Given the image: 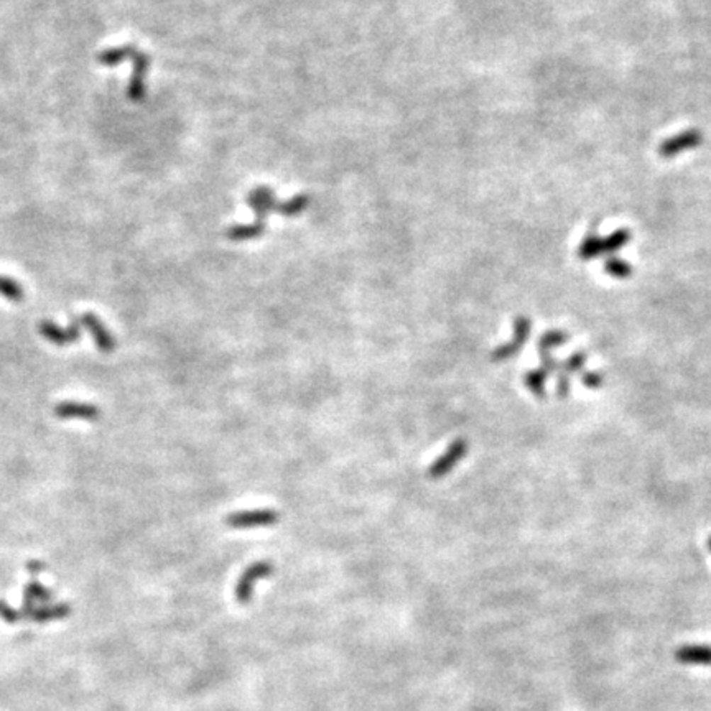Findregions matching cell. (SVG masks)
Instances as JSON below:
<instances>
[{"mask_svg": "<svg viewBox=\"0 0 711 711\" xmlns=\"http://www.w3.org/2000/svg\"><path fill=\"white\" fill-rule=\"evenodd\" d=\"M585 361H586V356H585V352H575L569 361L565 362L564 364V372H566V374H571V372H576V371H580L583 366H585Z\"/></svg>", "mask_w": 711, "mask_h": 711, "instance_id": "cell-16", "label": "cell"}, {"mask_svg": "<svg viewBox=\"0 0 711 711\" xmlns=\"http://www.w3.org/2000/svg\"><path fill=\"white\" fill-rule=\"evenodd\" d=\"M55 413L60 418H83V420H96L101 415L96 405L83 402H63L56 405Z\"/></svg>", "mask_w": 711, "mask_h": 711, "instance_id": "cell-8", "label": "cell"}, {"mask_svg": "<svg viewBox=\"0 0 711 711\" xmlns=\"http://www.w3.org/2000/svg\"><path fill=\"white\" fill-rule=\"evenodd\" d=\"M566 335L564 331H549L545 332L544 337H542L539 349L542 352H550L552 347H559L565 342Z\"/></svg>", "mask_w": 711, "mask_h": 711, "instance_id": "cell-14", "label": "cell"}, {"mask_svg": "<svg viewBox=\"0 0 711 711\" xmlns=\"http://www.w3.org/2000/svg\"><path fill=\"white\" fill-rule=\"evenodd\" d=\"M583 384L590 388H598L603 384V377L600 374H596V372H588V374H585V377H583Z\"/></svg>", "mask_w": 711, "mask_h": 711, "instance_id": "cell-18", "label": "cell"}, {"mask_svg": "<svg viewBox=\"0 0 711 711\" xmlns=\"http://www.w3.org/2000/svg\"><path fill=\"white\" fill-rule=\"evenodd\" d=\"M0 295H4L5 298L20 301L23 298V290L15 280L7 279V277H0Z\"/></svg>", "mask_w": 711, "mask_h": 711, "instance_id": "cell-13", "label": "cell"}, {"mask_svg": "<svg viewBox=\"0 0 711 711\" xmlns=\"http://www.w3.org/2000/svg\"><path fill=\"white\" fill-rule=\"evenodd\" d=\"M703 142V134L698 129H688L680 132V134L670 137V139L664 140L659 147V155L665 160H670V158H675L680 153L693 150L702 145Z\"/></svg>", "mask_w": 711, "mask_h": 711, "instance_id": "cell-2", "label": "cell"}, {"mask_svg": "<svg viewBox=\"0 0 711 711\" xmlns=\"http://www.w3.org/2000/svg\"><path fill=\"white\" fill-rule=\"evenodd\" d=\"M468 453V443L466 440H457L449 444V448L444 452L442 457H440L437 461H435L428 469V476L432 479H440L443 476H447L452 469L457 466L459 459L464 458V454Z\"/></svg>", "mask_w": 711, "mask_h": 711, "instance_id": "cell-3", "label": "cell"}, {"mask_svg": "<svg viewBox=\"0 0 711 711\" xmlns=\"http://www.w3.org/2000/svg\"><path fill=\"white\" fill-rule=\"evenodd\" d=\"M279 520L280 515L274 509H254L229 514L224 522L231 529H255V527L274 525Z\"/></svg>", "mask_w": 711, "mask_h": 711, "instance_id": "cell-1", "label": "cell"}, {"mask_svg": "<svg viewBox=\"0 0 711 711\" xmlns=\"http://www.w3.org/2000/svg\"><path fill=\"white\" fill-rule=\"evenodd\" d=\"M605 272L610 274L612 279H621V280H624V279H627L629 275H631L634 272V269L626 262V260L617 259V257H611V259L606 260Z\"/></svg>", "mask_w": 711, "mask_h": 711, "instance_id": "cell-11", "label": "cell"}, {"mask_svg": "<svg viewBox=\"0 0 711 711\" xmlns=\"http://www.w3.org/2000/svg\"><path fill=\"white\" fill-rule=\"evenodd\" d=\"M48 598H50V593L47 590H45V588L42 585H38L37 581H32L27 586V595H25V605L30 606L35 600L45 601V600H48Z\"/></svg>", "mask_w": 711, "mask_h": 711, "instance_id": "cell-15", "label": "cell"}, {"mask_svg": "<svg viewBox=\"0 0 711 711\" xmlns=\"http://www.w3.org/2000/svg\"><path fill=\"white\" fill-rule=\"evenodd\" d=\"M547 372L542 369H535V371H532L529 372V374L525 376V384H527V387L530 388L532 392L535 393L537 397H542L544 396V387H545V379H547Z\"/></svg>", "mask_w": 711, "mask_h": 711, "instance_id": "cell-12", "label": "cell"}, {"mask_svg": "<svg viewBox=\"0 0 711 711\" xmlns=\"http://www.w3.org/2000/svg\"><path fill=\"white\" fill-rule=\"evenodd\" d=\"M710 549H711V537H710Z\"/></svg>", "mask_w": 711, "mask_h": 711, "instance_id": "cell-19", "label": "cell"}, {"mask_svg": "<svg viewBox=\"0 0 711 711\" xmlns=\"http://www.w3.org/2000/svg\"><path fill=\"white\" fill-rule=\"evenodd\" d=\"M631 240V233L627 229H619L611 233L608 237H601V255L615 254L621 250Z\"/></svg>", "mask_w": 711, "mask_h": 711, "instance_id": "cell-9", "label": "cell"}, {"mask_svg": "<svg viewBox=\"0 0 711 711\" xmlns=\"http://www.w3.org/2000/svg\"><path fill=\"white\" fill-rule=\"evenodd\" d=\"M81 328H83V325L79 323V320H76L69 328H61V326L51 323V321H42L38 325L40 335L56 346L73 345L78 337H81V331H83Z\"/></svg>", "mask_w": 711, "mask_h": 711, "instance_id": "cell-5", "label": "cell"}, {"mask_svg": "<svg viewBox=\"0 0 711 711\" xmlns=\"http://www.w3.org/2000/svg\"><path fill=\"white\" fill-rule=\"evenodd\" d=\"M529 335H530L529 318H525V316H519V318L515 320V323H514V337L508 342V345L498 347V349L493 352V361H505V359H509V357H513L515 352L520 349L522 345H524V341L527 340V337H529Z\"/></svg>", "mask_w": 711, "mask_h": 711, "instance_id": "cell-7", "label": "cell"}, {"mask_svg": "<svg viewBox=\"0 0 711 711\" xmlns=\"http://www.w3.org/2000/svg\"><path fill=\"white\" fill-rule=\"evenodd\" d=\"M274 565L270 561H257L252 566H249L247 570L242 573L240 580L236 586V598L240 603H245L250 600L252 596L254 585L257 583V580H262V578L272 575Z\"/></svg>", "mask_w": 711, "mask_h": 711, "instance_id": "cell-4", "label": "cell"}, {"mask_svg": "<svg viewBox=\"0 0 711 711\" xmlns=\"http://www.w3.org/2000/svg\"><path fill=\"white\" fill-rule=\"evenodd\" d=\"M578 257L581 260L601 257V237L598 234H588L578 247Z\"/></svg>", "mask_w": 711, "mask_h": 711, "instance_id": "cell-10", "label": "cell"}, {"mask_svg": "<svg viewBox=\"0 0 711 711\" xmlns=\"http://www.w3.org/2000/svg\"><path fill=\"white\" fill-rule=\"evenodd\" d=\"M570 391V376L566 372H561L559 377V384H556V393H559L560 398H564Z\"/></svg>", "mask_w": 711, "mask_h": 711, "instance_id": "cell-17", "label": "cell"}, {"mask_svg": "<svg viewBox=\"0 0 711 711\" xmlns=\"http://www.w3.org/2000/svg\"><path fill=\"white\" fill-rule=\"evenodd\" d=\"M79 323L83 325V328L88 330L91 332V336L94 337V342L97 346V349L102 352H111L116 349V340L114 336L111 335L109 330L102 325V321L97 318L93 313H84L81 316Z\"/></svg>", "mask_w": 711, "mask_h": 711, "instance_id": "cell-6", "label": "cell"}]
</instances>
